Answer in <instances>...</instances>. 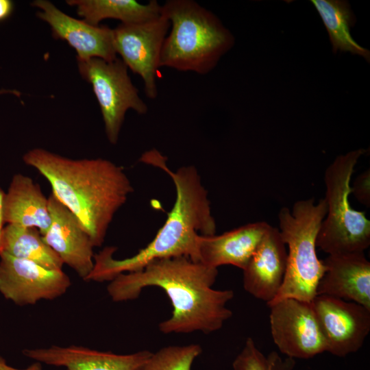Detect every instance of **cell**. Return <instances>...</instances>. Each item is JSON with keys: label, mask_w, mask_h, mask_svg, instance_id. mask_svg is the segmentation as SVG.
<instances>
[{"label": "cell", "mask_w": 370, "mask_h": 370, "mask_svg": "<svg viewBox=\"0 0 370 370\" xmlns=\"http://www.w3.org/2000/svg\"><path fill=\"white\" fill-rule=\"evenodd\" d=\"M3 215L5 223L37 228L42 236L51 223L48 198L38 184L22 173L13 176L4 193Z\"/></svg>", "instance_id": "ac0fdd59"}, {"label": "cell", "mask_w": 370, "mask_h": 370, "mask_svg": "<svg viewBox=\"0 0 370 370\" xmlns=\"http://www.w3.org/2000/svg\"><path fill=\"white\" fill-rule=\"evenodd\" d=\"M352 193L357 200L363 205L370 206V171L369 169L361 173L351 186Z\"/></svg>", "instance_id": "cb8c5ba5"}, {"label": "cell", "mask_w": 370, "mask_h": 370, "mask_svg": "<svg viewBox=\"0 0 370 370\" xmlns=\"http://www.w3.org/2000/svg\"><path fill=\"white\" fill-rule=\"evenodd\" d=\"M201 352L197 344L165 347L152 353L143 370H192Z\"/></svg>", "instance_id": "7402d4cb"}, {"label": "cell", "mask_w": 370, "mask_h": 370, "mask_svg": "<svg viewBox=\"0 0 370 370\" xmlns=\"http://www.w3.org/2000/svg\"><path fill=\"white\" fill-rule=\"evenodd\" d=\"M269 307L273 342L288 358H310L326 352L311 301L286 298Z\"/></svg>", "instance_id": "9c48e42d"}, {"label": "cell", "mask_w": 370, "mask_h": 370, "mask_svg": "<svg viewBox=\"0 0 370 370\" xmlns=\"http://www.w3.org/2000/svg\"><path fill=\"white\" fill-rule=\"evenodd\" d=\"M14 10V3L10 0H0V22L8 19Z\"/></svg>", "instance_id": "d4e9b609"}, {"label": "cell", "mask_w": 370, "mask_h": 370, "mask_svg": "<svg viewBox=\"0 0 370 370\" xmlns=\"http://www.w3.org/2000/svg\"><path fill=\"white\" fill-rule=\"evenodd\" d=\"M23 354L36 362L67 370H143L152 352L143 350L131 354H116L87 347L51 345L25 349Z\"/></svg>", "instance_id": "5bb4252c"}, {"label": "cell", "mask_w": 370, "mask_h": 370, "mask_svg": "<svg viewBox=\"0 0 370 370\" xmlns=\"http://www.w3.org/2000/svg\"><path fill=\"white\" fill-rule=\"evenodd\" d=\"M287 250L278 228L271 225L243 271V287L269 304L283 284Z\"/></svg>", "instance_id": "9a60e30c"}, {"label": "cell", "mask_w": 370, "mask_h": 370, "mask_svg": "<svg viewBox=\"0 0 370 370\" xmlns=\"http://www.w3.org/2000/svg\"><path fill=\"white\" fill-rule=\"evenodd\" d=\"M162 13L171 29L163 42L160 67L206 75L234 43L219 18L196 1H166Z\"/></svg>", "instance_id": "277c9868"}, {"label": "cell", "mask_w": 370, "mask_h": 370, "mask_svg": "<svg viewBox=\"0 0 370 370\" xmlns=\"http://www.w3.org/2000/svg\"><path fill=\"white\" fill-rule=\"evenodd\" d=\"M4 93L14 94L16 95L17 97H20L21 95V93L18 90H5V89L0 90V95L4 94Z\"/></svg>", "instance_id": "83f0119b"}, {"label": "cell", "mask_w": 370, "mask_h": 370, "mask_svg": "<svg viewBox=\"0 0 370 370\" xmlns=\"http://www.w3.org/2000/svg\"><path fill=\"white\" fill-rule=\"evenodd\" d=\"M71 282L62 269H46L34 262L0 254V293L23 306L63 295Z\"/></svg>", "instance_id": "30bf717a"}, {"label": "cell", "mask_w": 370, "mask_h": 370, "mask_svg": "<svg viewBox=\"0 0 370 370\" xmlns=\"http://www.w3.org/2000/svg\"><path fill=\"white\" fill-rule=\"evenodd\" d=\"M66 3L75 7L86 22L95 26L106 18L120 20L123 24L144 23L162 14V5L156 0L147 4L134 0H69Z\"/></svg>", "instance_id": "d6986e66"}, {"label": "cell", "mask_w": 370, "mask_h": 370, "mask_svg": "<svg viewBox=\"0 0 370 370\" xmlns=\"http://www.w3.org/2000/svg\"><path fill=\"white\" fill-rule=\"evenodd\" d=\"M4 193H5L0 188V253H1L2 232L4 227L3 225L5 223L4 220H3V199Z\"/></svg>", "instance_id": "4316f807"}, {"label": "cell", "mask_w": 370, "mask_h": 370, "mask_svg": "<svg viewBox=\"0 0 370 370\" xmlns=\"http://www.w3.org/2000/svg\"><path fill=\"white\" fill-rule=\"evenodd\" d=\"M81 76L92 86L99 103L109 142L116 144L127 110L139 114L147 113L148 107L138 95L121 59L112 61L93 58L77 59Z\"/></svg>", "instance_id": "52a82bcc"}, {"label": "cell", "mask_w": 370, "mask_h": 370, "mask_svg": "<svg viewBox=\"0 0 370 370\" xmlns=\"http://www.w3.org/2000/svg\"><path fill=\"white\" fill-rule=\"evenodd\" d=\"M0 370H42L40 362H34L25 369H16L7 365L5 359L0 356Z\"/></svg>", "instance_id": "484cf974"}, {"label": "cell", "mask_w": 370, "mask_h": 370, "mask_svg": "<svg viewBox=\"0 0 370 370\" xmlns=\"http://www.w3.org/2000/svg\"><path fill=\"white\" fill-rule=\"evenodd\" d=\"M218 269L185 256L154 260L143 269L119 275L107 291L113 301L138 297L149 286L162 288L169 298L172 315L159 324L163 334H210L221 329L232 312L227 308L234 297L232 290L212 288Z\"/></svg>", "instance_id": "6da1fadb"}, {"label": "cell", "mask_w": 370, "mask_h": 370, "mask_svg": "<svg viewBox=\"0 0 370 370\" xmlns=\"http://www.w3.org/2000/svg\"><path fill=\"white\" fill-rule=\"evenodd\" d=\"M49 182L52 194L79 220L94 247L104 242L116 212L134 191L123 169L103 158L73 160L42 148L23 156Z\"/></svg>", "instance_id": "3957f363"}, {"label": "cell", "mask_w": 370, "mask_h": 370, "mask_svg": "<svg viewBox=\"0 0 370 370\" xmlns=\"http://www.w3.org/2000/svg\"><path fill=\"white\" fill-rule=\"evenodd\" d=\"M158 150L145 152L140 161L166 173L175 187V204L154 238L135 255L124 259L113 257L116 247H106L94 255V266L86 281H112L119 275L143 269L149 263L163 258L185 256L198 259L199 235L215 234L216 223L211 213L208 193L195 167L182 166L175 171L166 164Z\"/></svg>", "instance_id": "7a4b0ae2"}, {"label": "cell", "mask_w": 370, "mask_h": 370, "mask_svg": "<svg viewBox=\"0 0 370 370\" xmlns=\"http://www.w3.org/2000/svg\"><path fill=\"white\" fill-rule=\"evenodd\" d=\"M32 5L40 10L37 16L49 25L52 36L66 41L75 50L77 59L97 58L112 61L117 58L113 45L112 29L74 18L47 0H36Z\"/></svg>", "instance_id": "7c38bea8"}, {"label": "cell", "mask_w": 370, "mask_h": 370, "mask_svg": "<svg viewBox=\"0 0 370 370\" xmlns=\"http://www.w3.org/2000/svg\"><path fill=\"white\" fill-rule=\"evenodd\" d=\"M270 227L267 222L260 221L220 235H199V262L215 269L231 264L243 270Z\"/></svg>", "instance_id": "e0dca14e"}, {"label": "cell", "mask_w": 370, "mask_h": 370, "mask_svg": "<svg viewBox=\"0 0 370 370\" xmlns=\"http://www.w3.org/2000/svg\"><path fill=\"white\" fill-rule=\"evenodd\" d=\"M317 295H323L360 304L370 310V262L364 252L328 255Z\"/></svg>", "instance_id": "2e32d148"}, {"label": "cell", "mask_w": 370, "mask_h": 370, "mask_svg": "<svg viewBox=\"0 0 370 370\" xmlns=\"http://www.w3.org/2000/svg\"><path fill=\"white\" fill-rule=\"evenodd\" d=\"M327 212L325 199L295 202L292 210L283 207L278 213L279 231L288 247L286 269L282 285L268 306L286 298L312 301L325 267L316 252L317 236Z\"/></svg>", "instance_id": "5b68a950"}, {"label": "cell", "mask_w": 370, "mask_h": 370, "mask_svg": "<svg viewBox=\"0 0 370 370\" xmlns=\"http://www.w3.org/2000/svg\"><path fill=\"white\" fill-rule=\"evenodd\" d=\"M326 352L345 356L357 352L370 332V310L357 303L317 295L311 301Z\"/></svg>", "instance_id": "8fae6325"}, {"label": "cell", "mask_w": 370, "mask_h": 370, "mask_svg": "<svg viewBox=\"0 0 370 370\" xmlns=\"http://www.w3.org/2000/svg\"><path fill=\"white\" fill-rule=\"evenodd\" d=\"M51 223L45 242L84 281L94 266L93 244L76 217L52 193L48 197Z\"/></svg>", "instance_id": "4fadbf2b"}, {"label": "cell", "mask_w": 370, "mask_h": 370, "mask_svg": "<svg viewBox=\"0 0 370 370\" xmlns=\"http://www.w3.org/2000/svg\"><path fill=\"white\" fill-rule=\"evenodd\" d=\"M365 150L358 149L337 156L324 175L327 212L316 245L328 255L364 252L370 245V221L349 201L354 167Z\"/></svg>", "instance_id": "8992f818"}, {"label": "cell", "mask_w": 370, "mask_h": 370, "mask_svg": "<svg viewBox=\"0 0 370 370\" xmlns=\"http://www.w3.org/2000/svg\"><path fill=\"white\" fill-rule=\"evenodd\" d=\"M328 33L333 51L349 52L370 60L369 51L352 36L350 27L355 23L349 4L341 0H312Z\"/></svg>", "instance_id": "44dd1931"}, {"label": "cell", "mask_w": 370, "mask_h": 370, "mask_svg": "<svg viewBox=\"0 0 370 370\" xmlns=\"http://www.w3.org/2000/svg\"><path fill=\"white\" fill-rule=\"evenodd\" d=\"M1 252L34 262L49 269H62L64 265L35 227L8 224L2 232Z\"/></svg>", "instance_id": "ffe728a7"}, {"label": "cell", "mask_w": 370, "mask_h": 370, "mask_svg": "<svg viewBox=\"0 0 370 370\" xmlns=\"http://www.w3.org/2000/svg\"><path fill=\"white\" fill-rule=\"evenodd\" d=\"M171 23L162 13L158 18L139 23H121L113 32L116 54L132 71L144 82L145 92L149 99L158 96L157 71L160 55Z\"/></svg>", "instance_id": "ba28073f"}, {"label": "cell", "mask_w": 370, "mask_h": 370, "mask_svg": "<svg viewBox=\"0 0 370 370\" xmlns=\"http://www.w3.org/2000/svg\"><path fill=\"white\" fill-rule=\"evenodd\" d=\"M294 364L293 358L283 360L275 352L266 357L256 347L254 340L247 338L232 367L234 370H292Z\"/></svg>", "instance_id": "603a6c76"}]
</instances>
